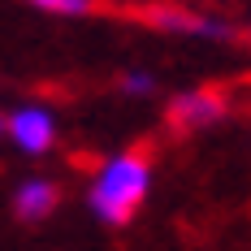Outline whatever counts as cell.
<instances>
[{
    "label": "cell",
    "instance_id": "1",
    "mask_svg": "<svg viewBox=\"0 0 251 251\" xmlns=\"http://www.w3.org/2000/svg\"><path fill=\"white\" fill-rule=\"evenodd\" d=\"M148 186H151L148 156L122 151V156H113L100 174H96L87 200H91V212H96L100 221H108V226H126V221L139 212V203L148 200Z\"/></svg>",
    "mask_w": 251,
    "mask_h": 251
},
{
    "label": "cell",
    "instance_id": "2",
    "mask_svg": "<svg viewBox=\"0 0 251 251\" xmlns=\"http://www.w3.org/2000/svg\"><path fill=\"white\" fill-rule=\"evenodd\" d=\"M4 130H9V139H13L26 156H44V151L52 148V139H56V122H52L48 108H39V104L18 108V113L4 122Z\"/></svg>",
    "mask_w": 251,
    "mask_h": 251
},
{
    "label": "cell",
    "instance_id": "3",
    "mask_svg": "<svg viewBox=\"0 0 251 251\" xmlns=\"http://www.w3.org/2000/svg\"><path fill=\"white\" fill-rule=\"evenodd\" d=\"M226 113V100L212 96V91H182L174 104H169V117H174L182 130H200V126L217 122Z\"/></svg>",
    "mask_w": 251,
    "mask_h": 251
},
{
    "label": "cell",
    "instance_id": "4",
    "mask_svg": "<svg viewBox=\"0 0 251 251\" xmlns=\"http://www.w3.org/2000/svg\"><path fill=\"white\" fill-rule=\"evenodd\" d=\"M13 208H18L22 221H39V217H48L56 208V186L48 177H26L22 186L13 191Z\"/></svg>",
    "mask_w": 251,
    "mask_h": 251
},
{
    "label": "cell",
    "instance_id": "5",
    "mask_svg": "<svg viewBox=\"0 0 251 251\" xmlns=\"http://www.w3.org/2000/svg\"><path fill=\"white\" fill-rule=\"evenodd\" d=\"M30 4L44 9V13H65V18H78V13L91 9V0H30Z\"/></svg>",
    "mask_w": 251,
    "mask_h": 251
},
{
    "label": "cell",
    "instance_id": "6",
    "mask_svg": "<svg viewBox=\"0 0 251 251\" xmlns=\"http://www.w3.org/2000/svg\"><path fill=\"white\" fill-rule=\"evenodd\" d=\"M122 87L130 91V96H151V91H156V78L143 74V70H134V74H126V78H122Z\"/></svg>",
    "mask_w": 251,
    "mask_h": 251
},
{
    "label": "cell",
    "instance_id": "7",
    "mask_svg": "<svg viewBox=\"0 0 251 251\" xmlns=\"http://www.w3.org/2000/svg\"><path fill=\"white\" fill-rule=\"evenodd\" d=\"M0 130H4V122H0Z\"/></svg>",
    "mask_w": 251,
    "mask_h": 251
}]
</instances>
